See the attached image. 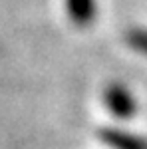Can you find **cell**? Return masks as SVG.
I'll use <instances>...</instances> for the list:
<instances>
[{"label":"cell","mask_w":147,"mask_h":149,"mask_svg":"<svg viewBox=\"0 0 147 149\" xmlns=\"http://www.w3.org/2000/svg\"><path fill=\"white\" fill-rule=\"evenodd\" d=\"M103 103H105L107 111L111 115H115L117 119H129L137 109L135 97L121 84H109L105 88V92H103Z\"/></svg>","instance_id":"obj_1"},{"label":"cell","mask_w":147,"mask_h":149,"mask_svg":"<svg viewBox=\"0 0 147 149\" xmlns=\"http://www.w3.org/2000/svg\"><path fill=\"white\" fill-rule=\"evenodd\" d=\"M66 8H68V16L72 18V22L79 28L90 26L98 14L95 0H66Z\"/></svg>","instance_id":"obj_3"},{"label":"cell","mask_w":147,"mask_h":149,"mask_svg":"<svg viewBox=\"0 0 147 149\" xmlns=\"http://www.w3.org/2000/svg\"><path fill=\"white\" fill-rule=\"evenodd\" d=\"M100 139L111 149H147V139L117 127H103Z\"/></svg>","instance_id":"obj_2"},{"label":"cell","mask_w":147,"mask_h":149,"mask_svg":"<svg viewBox=\"0 0 147 149\" xmlns=\"http://www.w3.org/2000/svg\"><path fill=\"white\" fill-rule=\"evenodd\" d=\"M127 44L141 52V54H147V30H141V28H133L127 32Z\"/></svg>","instance_id":"obj_4"}]
</instances>
